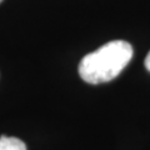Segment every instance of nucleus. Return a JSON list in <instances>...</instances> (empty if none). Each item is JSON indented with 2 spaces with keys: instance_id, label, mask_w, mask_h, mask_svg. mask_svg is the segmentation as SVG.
Segmentation results:
<instances>
[{
  "instance_id": "obj_1",
  "label": "nucleus",
  "mask_w": 150,
  "mask_h": 150,
  "mask_svg": "<svg viewBox=\"0 0 150 150\" xmlns=\"http://www.w3.org/2000/svg\"><path fill=\"white\" fill-rule=\"evenodd\" d=\"M133 58V46L124 40H112L85 55L79 64V75L89 84L112 80Z\"/></svg>"
},
{
  "instance_id": "obj_2",
  "label": "nucleus",
  "mask_w": 150,
  "mask_h": 150,
  "mask_svg": "<svg viewBox=\"0 0 150 150\" xmlns=\"http://www.w3.org/2000/svg\"><path fill=\"white\" fill-rule=\"evenodd\" d=\"M0 150H26V145L20 139L14 137H0Z\"/></svg>"
},
{
  "instance_id": "obj_3",
  "label": "nucleus",
  "mask_w": 150,
  "mask_h": 150,
  "mask_svg": "<svg viewBox=\"0 0 150 150\" xmlns=\"http://www.w3.org/2000/svg\"><path fill=\"white\" fill-rule=\"evenodd\" d=\"M144 64H145V68H146L149 71H150V51L148 53V55H146V58H145V62H144Z\"/></svg>"
},
{
  "instance_id": "obj_4",
  "label": "nucleus",
  "mask_w": 150,
  "mask_h": 150,
  "mask_svg": "<svg viewBox=\"0 0 150 150\" xmlns=\"http://www.w3.org/2000/svg\"><path fill=\"white\" fill-rule=\"evenodd\" d=\"M1 1H3V0H0V3H1Z\"/></svg>"
}]
</instances>
